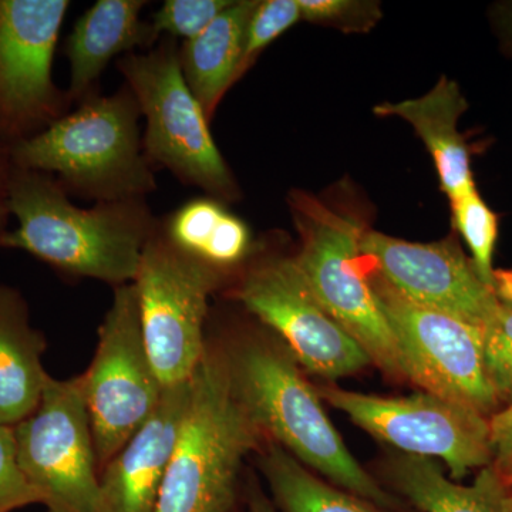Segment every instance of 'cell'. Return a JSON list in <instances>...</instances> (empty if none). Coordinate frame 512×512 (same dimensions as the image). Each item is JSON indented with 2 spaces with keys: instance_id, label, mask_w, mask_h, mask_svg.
Segmentation results:
<instances>
[{
  "instance_id": "obj_31",
  "label": "cell",
  "mask_w": 512,
  "mask_h": 512,
  "mask_svg": "<svg viewBox=\"0 0 512 512\" xmlns=\"http://www.w3.org/2000/svg\"><path fill=\"white\" fill-rule=\"evenodd\" d=\"M494 293L498 301L512 306V269H495Z\"/></svg>"
},
{
  "instance_id": "obj_13",
  "label": "cell",
  "mask_w": 512,
  "mask_h": 512,
  "mask_svg": "<svg viewBox=\"0 0 512 512\" xmlns=\"http://www.w3.org/2000/svg\"><path fill=\"white\" fill-rule=\"evenodd\" d=\"M232 296L274 330L296 362L326 379L372 363L366 350L320 305L295 258L266 256L245 269Z\"/></svg>"
},
{
  "instance_id": "obj_15",
  "label": "cell",
  "mask_w": 512,
  "mask_h": 512,
  "mask_svg": "<svg viewBox=\"0 0 512 512\" xmlns=\"http://www.w3.org/2000/svg\"><path fill=\"white\" fill-rule=\"evenodd\" d=\"M190 382L164 389L146 423L101 468V512H156L190 402Z\"/></svg>"
},
{
  "instance_id": "obj_30",
  "label": "cell",
  "mask_w": 512,
  "mask_h": 512,
  "mask_svg": "<svg viewBox=\"0 0 512 512\" xmlns=\"http://www.w3.org/2000/svg\"><path fill=\"white\" fill-rule=\"evenodd\" d=\"M10 161L5 148H0V234L6 231L10 217L8 208V174Z\"/></svg>"
},
{
  "instance_id": "obj_34",
  "label": "cell",
  "mask_w": 512,
  "mask_h": 512,
  "mask_svg": "<svg viewBox=\"0 0 512 512\" xmlns=\"http://www.w3.org/2000/svg\"><path fill=\"white\" fill-rule=\"evenodd\" d=\"M510 481H512V478ZM505 510H507V512H512V494L508 493V491L507 497H505Z\"/></svg>"
},
{
  "instance_id": "obj_1",
  "label": "cell",
  "mask_w": 512,
  "mask_h": 512,
  "mask_svg": "<svg viewBox=\"0 0 512 512\" xmlns=\"http://www.w3.org/2000/svg\"><path fill=\"white\" fill-rule=\"evenodd\" d=\"M8 208L18 227L0 234V248L35 256L72 278L133 284L158 218L146 198L77 207L53 175L10 164Z\"/></svg>"
},
{
  "instance_id": "obj_25",
  "label": "cell",
  "mask_w": 512,
  "mask_h": 512,
  "mask_svg": "<svg viewBox=\"0 0 512 512\" xmlns=\"http://www.w3.org/2000/svg\"><path fill=\"white\" fill-rule=\"evenodd\" d=\"M302 19L298 0H264L258 2L245 35L244 52L239 64L238 79L247 70L255 57L278 39L282 33L291 29Z\"/></svg>"
},
{
  "instance_id": "obj_29",
  "label": "cell",
  "mask_w": 512,
  "mask_h": 512,
  "mask_svg": "<svg viewBox=\"0 0 512 512\" xmlns=\"http://www.w3.org/2000/svg\"><path fill=\"white\" fill-rule=\"evenodd\" d=\"M303 19L311 22H326L336 20L352 12L357 3L349 0H298Z\"/></svg>"
},
{
  "instance_id": "obj_27",
  "label": "cell",
  "mask_w": 512,
  "mask_h": 512,
  "mask_svg": "<svg viewBox=\"0 0 512 512\" xmlns=\"http://www.w3.org/2000/svg\"><path fill=\"white\" fill-rule=\"evenodd\" d=\"M40 504L19 461L15 427L0 423V512H13Z\"/></svg>"
},
{
  "instance_id": "obj_28",
  "label": "cell",
  "mask_w": 512,
  "mask_h": 512,
  "mask_svg": "<svg viewBox=\"0 0 512 512\" xmlns=\"http://www.w3.org/2000/svg\"><path fill=\"white\" fill-rule=\"evenodd\" d=\"M490 423V444L493 453L491 466L501 478H512V402L498 410L488 419Z\"/></svg>"
},
{
  "instance_id": "obj_21",
  "label": "cell",
  "mask_w": 512,
  "mask_h": 512,
  "mask_svg": "<svg viewBox=\"0 0 512 512\" xmlns=\"http://www.w3.org/2000/svg\"><path fill=\"white\" fill-rule=\"evenodd\" d=\"M390 477L400 493L423 512H507V487L493 466L481 468L471 485L454 483L436 461L427 457H397Z\"/></svg>"
},
{
  "instance_id": "obj_20",
  "label": "cell",
  "mask_w": 512,
  "mask_h": 512,
  "mask_svg": "<svg viewBox=\"0 0 512 512\" xmlns=\"http://www.w3.org/2000/svg\"><path fill=\"white\" fill-rule=\"evenodd\" d=\"M160 227L175 247L224 274L251 254V229L210 195L184 202Z\"/></svg>"
},
{
  "instance_id": "obj_2",
  "label": "cell",
  "mask_w": 512,
  "mask_h": 512,
  "mask_svg": "<svg viewBox=\"0 0 512 512\" xmlns=\"http://www.w3.org/2000/svg\"><path fill=\"white\" fill-rule=\"evenodd\" d=\"M221 349L235 393L266 440L348 493L382 507L393 504L350 454L323 410L319 393L285 345L271 338L247 336Z\"/></svg>"
},
{
  "instance_id": "obj_22",
  "label": "cell",
  "mask_w": 512,
  "mask_h": 512,
  "mask_svg": "<svg viewBox=\"0 0 512 512\" xmlns=\"http://www.w3.org/2000/svg\"><path fill=\"white\" fill-rule=\"evenodd\" d=\"M261 470L276 503L285 512H377L362 498L313 476L288 451L272 441L262 454Z\"/></svg>"
},
{
  "instance_id": "obj_33",
  "label": "cell",
  "mask_w": 512,
  "mask_h": 512,
  "mask_svg": "<svg viewBox=\"0 0 512 512\" xmlns=\"http://www.w3.org/2000/svg\"><path fill=\"white\" fill-rule=\"evenodd\" d=\"M503 28L505 30V35H507L508 40L512 43V5L504 8Z\"/></svg>"
},
{
  "instance_id": "obj_24",
  "label": "cell",
  "mask_w": 512,
  "mask_h": 512,
  "mask_svg": "<svg viewBox=\"0 0 512 512\" xmlns=\"http://www.w3.org/2000/svg\"><path fill=\"white\" fill-rule=\"evenodd\" d=\"M231 5V0H167L148 20L151 43L163 37L194 39Z\"/></svg>"
},
{
  "instance_id": "obj_16",
  "label": "cell",
  "mask_w": 512,
  "mask_h": 512,
  "mask_svg": "<svg viewBox=\"0 0 512 512\" xmlns=\"http://www.w3.org/2000/svg\"><path fill=\"white\" fill-rule=\"evenodd\" d=\"M144 0H97L74 23L64 45L70 64L72 103L97 93V83L111 60L153 47L141 12Z\"/></svg>"
},
{
  "instance_id": "obj_8",
  "label": "cell",
  "mask_w": 512,
  "mask_h": 512,
  "mask_svg": "<svg viewBox=\"0 0 512 512\" xmlns=\"http://www.w3.org/2000/svg\"><path fill=\"white\" fill-rule=\"evenodd\" d=\"M370 284L392 329L404 377L423 392L464 404L490 419L500 400L485 367L481 330L407 299L372 272Z\"/></svg>"
},
{
  "instance_id": "obj_18",
  "label": "cell",
  "mask_w": 512,
  "mask_h": 512,
  "mask_svg": "<svg viewBox=\"0 0 512 512\" xmlns=\"http://www.w3.org/2000/svg\"><path fill=\"white\" fill-rule=\"evenodd\" d=\"M46 346L22 293L0 285V423L18 426L39 406L49 377L42 362Z\"/></svg>"
},
{
  "instance_id": "obj_9",
  "label": "cell",
  "mask_w": 512,
  "mask_h": 512,
  "mask_svg": "<svg viewBox=\"0 0 512 512\" xmlns=\"http://www.w3.org/2000/svg\"><path fill=\"white\" fill-rule=\"evenodd\" d=\"M82 376L100 471L146 423L164 392L148 355L133 284L114 288L92 365Z\"/></svg>"
},
{
  "instance_id": "obj_11",
  "label": "cell",
  "mask_w": 512,
  "mask_h": 512,
  "mask_svg": "<svg viewBox=\"0 0 512 512\" xmlns=\"http://www.w3.org/2000/svg\"><path fill=\"white\" fill-rule=\"evenodd\" d=\"M70 2L0 0V147L45 131L69 113L53 60Z\"/></svg>"
},
{
  "instance_id": "obj_4",
  "label": "cell",
  "mask_w": 512,
  "mask_h": 512,
  "mask_svg": "<svg viewBox=\"0 0 512 512\" xmlns=\"http://www.w3.org/2000/svg\"><path fill=\"white\" fill-rule=\"evenodd\" d=\"M190 383L156 512H228L242 463L266 439L235 393L221 346L208 343Z\"/></svg>"
},
{
  "instance_id": "obj_26",
  "label": "cell",
  "mask_w": 512,
  "mask_h": 512,
  "mask_svg": "<svg viewBox=\"0 0 512 512\" xmlns=\"http://www.w3.org/2000/svg\"><path fill=\"white\" fill-rule=\"evenodd\" d=\"M485 367L500 403L512 402V306L501 303L481 329Z\"/></svg>"
},
{
  "instance_id": "obj_17",
  "label": "cell",
  "mask_w": 512,
  "mask_h": 512,
  "mask_svg": "<svg viewBox=\"0 0 512 512\" xmlns=\"http://www.w3.org/2000/svg\"><path fill=\"white\" fill-rule=\"evenodd\" d=\"M467 107L460 87L444 76L424 96L375 107L377 116L402 117L412 124L430 151L439 173L441 190L450 200L476 190L470 151L457 127L458 119Z\"/></svg>"
},
{
  "instance_id": "obj_32",
  "label": "cell",
  "mask_w": 512,
  "mask_h": 512,
  "mask_svg": "<svg viewBox=\"0 0 512 512\" xmlns=\"http://www.w3.org/2000/svg\"><path fill=\"white\" fill-rule=\"evenodd\" d=\"M247 512H278L274 507V504L264 497L262 494H256L251 498L248 505Z\"/></svg>"
},
{
  "instance_id": "obj_12",
  "label": "cell",
  "mask_w": 512,
  "mask_h": 512,
  "mask_svg": "<svg viewBox=\"0 0 512 512\" xmlns=\"http://www.w3.org/2000/svg\"><path fill=\"white\" fill-rule=\"evenodd\" d=\"M320 396L367 433L404 453L440 458L451 480L493 463L488 417L464 404L427 392L379 397L325 387Z\"/></svg>"
},
{
  "instance_id": "obj_23",
  "label": "cell",
  "mask_w": 512,
  "mask_h": 512,
  "mask_svg": "<svg viewBox=\"0 0 512 512\" xmlns=\"http://www.w3.org/2000/svg\"><path fill=\"white\" fill-rule=\"evenodd\" d=\"M454 228L460 232L471 252V264L488 288L494 291L493 255L498 237V218L476 190L453 198Z\"/></svg>"
},
{
  "instance_id": "obj_5",
  "label": "cell",
  "mask_w": 512,
  "mask_h": 512,
  "mask_svg": "<svg viewBox=\"0 0 512 512\" xmlns=\"http://www.w3.org/2000/svg\"><path fill=\"white\" fill-rule=\"evenodd\" d=\"M117 69L146 120L143 151L151 167L170 171L181 183L217 200L238 198V185L212 137L210 120L185 82L178 40L163 37L148 52L121 56Z\"/></svg>"
},
{
  "instance_id": "obj_35",
  "label": "cell",
  "mask_w": 512,
  "mask_h": 512,
  "mask_svg": "<svg viewBox=\"0 0 512 512\" xmlns=\"http://www.w3.org/2000/svg\"><path fill=\"white\" fill-rule=\"evenodd\" d=\"M0 148H2V147H0Z\"/></svg>"
},
{
  "instance_id": "obj_6",
  "label": "cell",
  "mask_w": 512,
  "mask_h": 512,
  "mask_svg": "<svg viewBox=\"0 0 512 512\" xmlns=\"http://www.w3.org/2000/svg\"><path fill=\"white\" fill-rule=\"evenodd\" d=\"M289 204L302 238L293 258L320 305L383 372L402 377L392 329L365 269L360 249L365 229L305 192L293 191Z\"/></svg>"
},
{
  "instance_id": "obj_7",
  "label": "cell",
  "mask_w": 512,
  "mask_h": 512,
  "mask_svg": "<svg viewBox=\"0 0 512 512\" xmlns=\"http://www.w3.org/2000/svg\"><path fill=\"white\" fill-rule=\"evenodd\" d=\"M227 274L175 247L160 227L148 239L133 285L148 355L164 389L187 383L205 350L210 299Z\"/></svg>"
},
{
  "instance_id": "obj_14",
  "label": "cell",
  "mask_w": 512,
  "mask_h": 512,
  "mask_svg": "<svg viewBox=\"0 0 512 512\" xmlns=\"http://www.w3.org/2000/svg\"><path fill=\"white\" fill-rule=\"evenodd\" d=\"M360 249L373 272L410 301L480 330L500 309L493 289L481 281L456 242L417 244L366 231Z\"/></svg>"
},
{
  "instance_id": "obj_3",
  "label": "cell",
  "mask_w": 512,
  "mask_h": 512,
  "mask_svg": "<svg viewBox=\"0 0 512 512\" xmlns=\"http://www.w3.org/2000/svg\"><path fill=\"white\" fill-rule=\"evenodd\" d=\"M141 111L126 84L93 93L37 136L8 148L10 164L53 175L67 194L83 200H138L157 190L143 151Z\"/></svg>"
},
{
  "instance_id": "obj_19",
  "label": "cell",
  "mask_w": 512,
  "mask_h": 512,
  "mask_svg": "<svg viewBox=\"0 0 512 512\" xmlns=\"http://www.w3.org/2000/svg\"><path fill=\"white\" fill-rule=\"evenodd\" d=\"M256 5V0L231 2L204 32L180 43L185 82L210 123L222 97L238 80L245 35Z\"/></svg>"
},
{
  "instance_id": "obj_10",
  "label": "cell",
  "mask_w": 512,
  "mask_h": 512,
  "mask_svg": "<svg viewBox=\"0 0 512 512\" xmlns=\"http://www.w3.org/2000/svg\"><path fill=\"white\" fill-rule=\"evenodd\" d=\"M15 433L20 466L46 512H101L82 375L67 380L49 375L39 406Z\"/></svg>"
}]
</instances>
